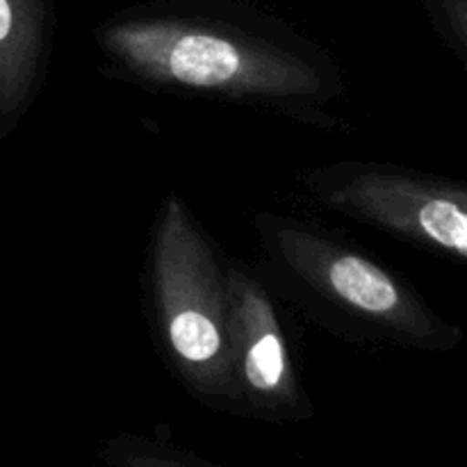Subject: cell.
<instances>
[{
  "mask_svg": "<svg viewBox=\"0 0 467 467\" xmlns=\"http://www.w3.org/2000/svg\"><path fill=\"white\" fill-rule=\"evenodd\" d=\"M103 71L162 94L263 108L331 126L345 94L331 55L246 0H149L94 30Z\"/></svg>",
  "mask_w": 467,
  "mask_h": 467,
  "instance_id": "6da1fadb",
  "label": "cell"
},
{
  "mask_svg": "<svg viewBox=\"0 0 467 467\" xmlns=\"http://www.w3.org/2000/svg\"><path fill=\"white\" fill-rule=\"evenodd\" d=\"M254 233L274 295L299 306L319 327L363 345L445 354L463 331L442 317L401 274L336 233L292 214H254Z\"/></svg>",
  "mask_w": 467,
  "mask_h": 467,
  "instance_id": "7a4b0ae2",
  "label": "cell"
},
{
  "mask_svg": "<svg viewBox=\"0 0 467 467\" xmlns=\"http://www.w3.org/2000/svg\"><path fill=\"white\" fill-rule=\"evenodd\" d=\"M149 296L155 340L181 381L210 400L240 397L226 255L178 194L150 228Z\"/></svg>",
  "mask_w": 467,
  "mask_h": 467,
  "instance_id": "3957f363",
  "label": "cell"
},
{
  "mask_svg": "<svg viewBox=\"0 0 467 467\" xmlns=\"http://www.w3.org/2000/svg\"><path fill=\"white\" fill-rule=\"evenodd\" d=\"M301 185L333 213L467 263V187L461 181L400 164L337 160L304 171Z\"/></svg>",
  "mask_w": 467,
  "mask_h": 467,
  "instance_id": "277c9868",
  "label": "cell"
},
{
  "mask_svg": "<svg viewBox=\"0 0 467 467\" xmlns=\"http://www.w3.org/2000/svg\"><path fill=\"white\" fill-rule=\"evenodd\" d=\"M226 274L240 395L265 409L292 404L299 400V381L272 287L258 269L237 258H226Z\"/></svg>",
  "mask_w": 467,
  "mask_h": 467,
  "instance_id": "5b68a950",
  "label": "cell"
},
{
  "mask_svg": "<svg viewBox=\"0 0 467 467\" xmlns=\"http://www.w3.org/2000/svg\"><path fill=\"white\" fill-rule=\"evenodd\" d=\"M55 0H0V123L16 126L48 76Z\"/></svg>",
  "mask_w": 467,
  "mask_h": 467,
  "instance_id": "8992f818",
  "label": "cell"
},
{
  "mask_svg": "<svg viewBox=\"0 0 467 467\" xmlns=\"http://www.w3.org/2000/svg\"><path fill=\"white\" fill-rule=\"evenodd\" d=\"M445 50L467 64V0H422Z\"/></svg>",
  "mask_w": 467,
  "mask_h": 467,
  "instance_id": "52a82bcc",
  "label": "cell"
}]
</instances>
